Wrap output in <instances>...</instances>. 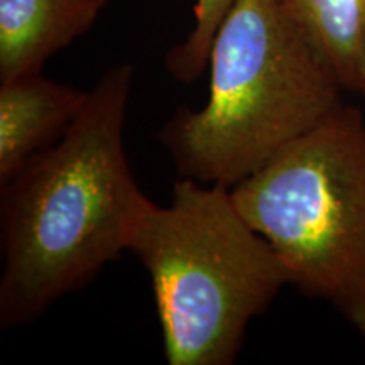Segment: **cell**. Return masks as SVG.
<instances>
[{"instance_id": "3", "label": "cell", "mask_w": 365, "mask_h": 365, "mask_svg": "<svg viewBox=\"0 0 365 365\" xmlns=\"http://www.w3.org/2000/svg\"><path fill=\"white\" fill-rule=\"evenodd\" d=\"M129 250L150 276L170 365L234 364L249 323L289 284L230 190L191 178L175 182L171 205L149 203Z\"/></svg>"}, {"instance_id": "7", "label": "cell", "mask_w": 365, "mask_h": 365, "mask_svg": "<svg viewBox=\"0 0 365 365\" xmlns=\"http://www.w3.org/2000/svg\"><path fill=\"white\" fill-rule=\"evenodd\" d=\"M322 51L346 91L365 80V0H279Z\"/></svg>"}, {"instance_id": "8", "label": "cell", "mask_w": 365, "mask_h": 365, "mask_svg": "<svg viewBox=\"0 0 365 365\" xmlns=\"http://www.w3.org/2000/svg\"><path fill=\"white\" fill-rule=\"evenodd\" d=\"M234 4L235 0H196L193 31L166 54V66L176 80L191 83L203 75L215 36Z\"/></svg>"}, {"instance_id": "1", "label": "cell", "mask_w": 365, "mask_h": 365, "mask_svg": "<svg viewBox=\"0 0 365 365\" xmlns=\"http://www.w3.org/2000/svg\"><path fill=\"white\" fill-rule=\"evenodd\" d=\"M132 81L129 63L105 71L65 134L0 185L4 328L33 323L129 250L150 203L124 145Z\"/></svg>"}, {"instance_id": "2", "label": "cell", "mask_w": 365, "mask_h": 365, "mask_svg": "<svg viewBox=\"0 0 365 365\" xmlns=\"http://www.w3.org/2000/svg\"><path fill=\"white\" fill-rule=\"evenodd\" d=\"M210 97L159 132L181 178L234 188L341 103L330 63L279 0H235L210 54Z\"/></svg>"}, {"instance_id": "10", "label": "cell", "mask_w": 365, "mask_h": 365, "mask_svg": "<svg viewBox=\"0 0 365 365\" xmlns=\"http://www.w3.org/2000/svg\"><path fill=\"white\" fill-rule=\"evenodd\" d=\"M362 93L365 95V80H364V90H362Z\"/></svg>"}, {"instance_id": "9", "label": "cell", "mask_w": 365, "mask_h": 365, "mask_svg": "<svg viewBox=\"0 0 365 365\" xmlns=\"http://www.w3.org/2000/svg\"><path fill=\"white\" fill-rule=\"evenodd\" d=\"M93 2H95V4H98V6L103 9V6H105V4H107V0H93Z\"/></svg>"}, {"instance_id": "6", "label": "cell", "mask_w": 365, "mask_h": 365, "mask_svg": "<svg viewBox=\"0 0 365 365\" xmlns=\"http://www.w3.org/2000/svg\"><path fill=\"white\" fill-rule=\"evenodd\" d=\"M100 11L93 0H0V83L41 73Z\"/></svg>"}, {"instance_id": "4", "label": "cell", "mask_w": 365, "mask_h": 365, "mask_svg": "<svg viewBox=\"0 0 365 365\" xmlns=\"http://www.w3.org/2000/svg\"><path fill=\"white\" fill-rule=\"evenodd\" d=\"M230 195L284 262L289 284L365 333L362 113L341 103Z\"/></svg>"}, {"instance_id": "5", "label": "cell", "mask_w": 365, "mask_h": 365, "mask_svg": "<svg viewBox=\"0 0 365 365\" xmlns=\"http://www.w3.org/2000/svg\"><path fill=\"white\" fill-rule=\"evenodd\" d=\"M88 90L41 73L0 83V185L65 134L85 107Z\"/></svg>"}]
</instances>
